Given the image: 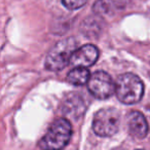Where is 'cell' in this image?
<instances>
[{"mask_svg": "<svg viewBox=\"0 0 150 150\" xmlns=\"http://www.w3.org/2000/svg\"><path fill=\"white\" fill-rule=\"evenodd\" d=\"M122 6V4L118 3L115 0H98L95 4V11L97 13H109L110 11L116 9L117 7Z\"/></svg>", "mask_w": 150, "mask_h": 150, "instance_id": "obj_10", "label": "cell"}, {"mask_svg": "<svg viewBox=\"0 0 150 150\" xmlns=\"http://www.w3.org/2000/svg\"><path fill=\"white\" fill-rule=\"evenodd\" d=\"M99 58V50L93 44H86L76 48L70 59V64L74 67H90L96 63Z\"/></svg>", "mask_w": 150, "mask_h": 150, "instance_id": "obj_6", "label": "cell"}, {"mask_svg": "<svg viewBox=\"0 0 150 150\" xmlns=\"http://www.w3.org/2000/svg\"><path fill=\"white\" fill-rule=\"evenodd\" d=\"M88 88L91 94L100 100L110 98L115 92V83L112 77L104 71H96L91 75Z\"/></svg>", "mask_w": 150, "mask_h": 150, "instance_id": "obj_5", "label": "cell"}, {"mask_svg": "<svg viewBox=\"0 0 150 150\" xmlns=\"http://www.w3.org/2000/svg\"><path fill=\"white\" fill-rule=\"evenodd\" d=\"M129 133L136 139H143L148 133V123L145 116L141 112L133 111L127 119Z\"/></svg>", "mask_w": 150, "mask_h": 150, "instance_id": "obj_8", "label": "cell"}, {"mask_svg": "<svg viewBox=\"0 0 150 150\" xmlns=\"http://www.w3.org/2000/svg\"><path fill=\"white\" fill-rule=\"evenodd\" d=\"M77 42L74 38H66L58 43L48 52L45 59V68L50 71H60L70 63L72 54L76 50Z\"/></svg>", "mask_w": 150, "mask_h": 150, "instance_id": "obj_3", "label": "cell"}, {"mask_svg": "<svg viewBox=\"0 0 150 150\" xmlns=\"http://www.w3.org/2000/svg\"><path fill=\"white\" fill-rule=\"evenodd\" d=\"M88 0H62V3L65 7H67L70 11L78 9L82 7L86 3Z\"/></svg>", "mask_w": 150, "mask_h": 150, "instance_id": "obj_11", "label": "cell"}, {"mask_svg": "<svg viewBox=\"0 0 150 150\" xmlns=\"http://www.w3.org/2000/svg\"><path fill=\"white\" fill-rule=\"evenodd\" d=\"M72 136V125L67 118H58L52 123L47 133L40 140L41 150H61L69 143Z\"/></svg>", "mask_w": 150, "mask_h": 150, "instance_id": "obj_1", "label": "cell"}, {"mask_svg": "<svg viewBox=\"0 0 150 150\" xmlns=\"http://www.w3.org/2000/svg\"><path fill=\"white\" fill-rule=\"evenodd\" d=\"M120 125V115L114 108H104L95 114L93 119V129L101 137H111L118 132Z\"/></svg>", "mask_w": 150, "mask_h": 150, "instance_id": "obj_4", "label": "cell"}, {"mask_svg": "<svg viewBox=\"0 0 150 150\" xmlns=\"http://www.w3.org/2000/svg\"><path fill=\"white\" fill-rule=\"evenodd\" d=\"M115 94L123 104L131 105L138 103L144 94L143 81L133 73L120 75L115 82Z\"/></svg>", "mask_w": 150, "mask_h": 150, "instance_id": "obj_2", "label": "cell"}, {"mask_svg": "<svg viewBox=\"0 0 150 150\" xmlns=\"http://www.w3.org/2000/svg\"><path fill=\"white\" fill-rule=\"evenodd\" d=\"M86 109V103L84 102L83 97L78 93H70L65 97L62 104V111L65 115L70 117L78 118Z\"/></svg>", "mask_w": 150, "mask_h": 150, "instance_id": "obj_7", "label": "cell"}, {"mask_svg": "<svg viewBox=\"0 0 150 150\" xmlns=\"http://www.w3.org/2000/svg\"><path fill=\"white\" fill-rule=\"evenodd\" d=\"M90 72L83 67H75L67 75V81L73 86H83L90 80Z\"/></svg>", "mask_w": 150, "mask_h": 150, "instance_id": "obj_9", "label": "cell"}, {"mask_svg": "<svg viewBox=\"0 0 150 150\" xmlns=\"http://www.w3.org/2000/svg\"><path fill=\"white\" fill-rule=\"evenodd\" d=\"M140 150H143V149H140Z\"/></svg>", "mask_w": 150, "mask_h": 150, "instance_id": "obj_12", "label": "cell"}]
</instances>
